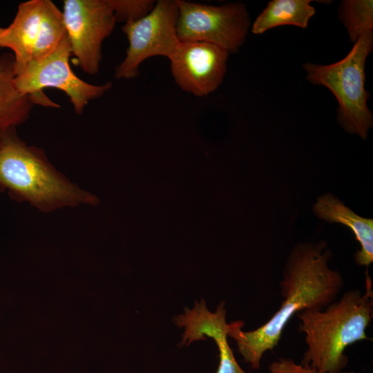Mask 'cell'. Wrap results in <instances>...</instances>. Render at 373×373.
<instances>
[{"label": "cell", "instance_id": "9c48e42d", "mask_svg": "<svg viewBox=\"0 0 373 373\" xmlns=\"http://www.w3.org/2000/svg\"><path fill=\"white\" fill-rule=\"evenodd\" d=\"M229 52L202 41H180L169 58L172 76L184 92L207 96L222 83Z\"/></svg>", "mask_w": 373, "mask_h": 373}, {"label": "cell", "instance_id": "5b68a950", "mask_svg": "<svg viewBox=\"0 0 373 373\" xmlns=\"http://www.w3.org/2000/svg\"><path fill=\"white\" fill-rule=\"evenodd\" d=\"M70 55V45L66 35L51 53L40 59H32L21 72L15 75L16 88L21 93L30 96L34 104L59 108L43 92L45 88H57L66 93L75 112L81 115L90 100L110 90L112 83L94 85L84 81L72 70L69 63Z\"/></svg>", "mask_w": 373, "mask_h": 373}, {"label": "cell", "instance_id": "ac0fdd59", "mask_svg": "<svg viewBox=\"0 0 373 373\" xmlns=\"http://www.w3.org/2000/svg\"><path fill=\"white\" fill-rule=\"evenodd\" d=\"M227 338H222L215 341L219 351V363L216 373H247L237 362Z\"/></svg>", "mask_w": 373, "mask_h": 373}, {"label": "cell", "instance_id": "e0dca14e", "mask_svg": "<svg viewBox=\"0 0 373 373\" xmlns=\"http://www.w3.org/2000/svg\"><path fill=\"white\" fill-rule=\"evenodd\" d=\"M117 21H136L147 15L155 7L153 0H108Z\"/></svg>", "mask_w": 373, "mask_h": 373}, {"label": "cell", "instance_id": "3957f363", "mask_svg": "<svg viewBox=\"0 0 373 373\" xmlns=\"http://www.w3.org/2000/svg\"><path fill=\"white\" fill-rule=\"evenodd\" d=\"M372 284L367 272L364 292L350 289L323 309H306L296 315L307 346L300 363L321 373L344 371L348 364L345 350L367 338L366 331L373 316Z\"/></svg>", "mask_w": 373, "mask_h": 373}, {"label": "cell", "instance_id": "30bf717a", "mask_svg": "<svg viewBox=\"0 0 373 373\" xmlns=\"http://www.w3.org/2000/svg\"><path fill=\"white\" fill-rule=\"evenodd\" d=\"M43 0L19 4L16 15L8 27H0V48L12 50L15 75L32 60L42 12Z\"/></svg>", "mask_w": 373, "mask_h": 373}, {"label": "cell", "instance_id": "4fadbf2b", "mask_svg": "<svg viewBox=\"0 0 373 373\" xmlns=\"http://www.w3.org/2000/svg\"><path fill=\"white\" fill-rule=\"evenodd\" d=\"M227 311L224 303H220L215 312H210L203 299L196 302L193 308H186L182 314L174 318L178 327H183L181 345H189L195 341L206 340V336L216 341L229 337V323L226 321Z\"/></svg>", "mask_w": 373, "mask_h": 373}, {"label": "cell", "instance_id": "8fae6325", "mask_svg": "<svg viewBox=\"0 0 373 373\" xmlns=\"http://www.w3.org/2000/svg\"><path fill=\"white\" fill-rule=\"evenodd\" d=\"M314 213L329 222H337L348 227L359 243L360 249L354 254L358 266L367 268L373 261V220L363 218L330 193L319 197L313 207Z\"/></svg>", "mask_w": 373, "mask_h": 373}, {"label": "cell", "instance_id": "277c9868", "mask_svg": "<svg viewBox=\"0 0 373 373\" xmlns=\"http://www.w3.org/2000/svg\"><path fill=\"white\" fill-rule=\"evenodd\" d=\"M373 50V32L367 31L341 60L327 65L307 62L303 68L309 82L327 88L338 101L337 120L347 133L366 140L373 126V115L367 102L365 61Z\"/></svg>", "mask_w": 373, "mask_h": 373}, {"label": "cell", "instance_id": "8992f818", "mask_svg": "<svg viewBox=\"0 0 373 373\" xmlns=\"http://www.w3.org/2000/svg\"><path fill=\"white\" fill-rule=\"evenodd\" d=\"M177 33L180 41H202L236 53L251 27L249 14L242 3L212 6L176 0Z\"/></svg>", "mask_w": 373, "mask_h": 373}, {"label": "cell", "instance_id": "9a60e30c", "mask_svg": "<svg viewBox=\"0 0 373 373\" xmlns=\"http://www.w3.org/2000/svg\"><path fill=\"white\" fill-rule=\"evenodd\" d=\"M66 37L62 12L50 0H43L41 20L32 59H40L51 53Z\"/></svg>", "mask_w": 373, "mask_h": 373}, {"label": "cell", "instance_id": "7c38bea8", "mask_svg": "<svg viewBox=\"0 0 373 373\" xmlns=\"http://www.w3.org/2000/svg\"><path fill=\"white\" fill-rule=\"evenodd\" d=\"M15 57L12 52L0 55V131L17 128L30 117L31 97L21 93L15 84Z\"/></svg>", "mask_w": 373, "mask_h": 373}, {"label": "cell", "instance_id": "2e32d148", "mask_svg": "<svg viewBox=\"0 0 373 373\" xmlns=\"http://www.w3.org/2000/svg\"><path fill=\"white\" fill-rule=\"evenodd\" d=\"M338 16L347 30L350 40L355 43L366 32L373 30V1H343Z\"/></svg>", "mask_w": 373, "mask_h": 373}, {"label": "cell", "instance_id": "6da1fadb", "mask_svg": "<svg viewBox=\"0 0 373 373\" xmlns=\"http://www.w3.org/2000/svg\"><path fill=\"white\" fill-rule=\"evenodd\" d=\"M331 256L325 241L298 243L283 271L278 309L253 330H242L241 321L229 323V337L234 339L239 354L253 370H258L265 354L278 346L294 316L306 309H323L339 296L344 280L338 271L329 267Z\"/></svg>", "mask_w": 373, "mask_h": 373}, {"label": "cell", "instance_id": "ba28073f", "mask_svg": "<svg viewBox=\"0 0 373 373\" xmlns=\"http://www.w3.org/2000/svg\"><path fill=\"white\" fill-rule=\"evenodd\" d=\"M62 14L72 55L84 73L97 74L102 43L116 23L108 0H64Z\"/></svg>", "mask_w": 373, "mask_h": 373}, {"label": "cell", "instance_id": "d6986e66", "mask_svg": "<svg viewBox=\"0 0 373 373\" xmlns=\"http://www.w3.org/2000/svg\"><path fill=\"white\" fill-rule=\"evenodd\" d=\"M269 373H321L316 370L297 363L291 358L280 357L272 361L268 367ZM339 373H355L354 372H341Z\"/></svg>", "mask_w": 373, "mask_h": 373}, {"label": "cell", "instance_id": "52a82bcc", "mask_svg": "<svg viewBox=\"0 0 373 373\" xmlns=\"http://www.w3.org/2000/svg\"><path fill=\"white\" fill-rule=\"evenodd\" d=\"M178 7L176 0H160L143 18L122 28L128 41L124 59L115 70L117 79H130L140 73V66L155 56L168 59L180 40L177 33Z\"/></svg>", "mask_w": 373, "mask_h": 373}, {"label": "cell", "instance_id": "5bb4252c", "mask_svg": "<svg viewBox=\"0 0 373 373\" xmlns=\"http://www.w3.org/2000/svg\"><path fill=\"white\" fill-rule=\"evenodd\" d=\"M309 0H273L258 16L251 27L254 34H262L269 29L285 25L305 28L315 15Z\"/></svg>", "mask_w": 373, "mask_h": 373}, {"label": "cell", "instance_id": "7a4b0ae2", "mask_svg": "<svg viewBox=\"0 0 373 373\" xmlns=\"http://www.w3.org/2000/svg\"><path fill=\"white\" fill-rule=\"evenodd\" d=\"M17 128L0 131V191L42 213L96 206L98 198L59 171L44 150L28 145Z\"/></svg>", "mask_w": 373, "mask_h": 373}, {"label": "cell", "instance_id": "ffe728a7", "mask_svg": "<svg viewBox=\"0 0 373 373\" xmlns=\"http://www.w3.org/2000/svg\"><path fill=\"white\" fill-rule=\"evenodd\" d=\"M0 145H1V138H0Z\"/></svg>", "mask_w": 373, "mask_h": 373}]
</instances>
